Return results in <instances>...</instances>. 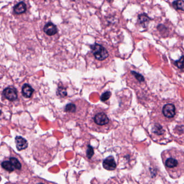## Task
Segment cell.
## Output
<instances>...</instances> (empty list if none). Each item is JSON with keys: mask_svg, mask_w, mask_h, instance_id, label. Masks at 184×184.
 <instances>
[{"mask_svg": "<svg viewBox=\"0 0 184 184\" xmlns=\"http://www.w3.org/2000/svg\"><path fill=\"white\" fill-rule=\"evenodd\" d=\"M15 144L16 148L18 151H22L28 148V143L26 139L21 137L17 136L15 138Z\"/></svg>", "mask_w": 184, "mask_h": 184, "instance_id": "obj_8", "label": "cell"}, {"mask_svg": "<svg viewBox=\"0 0 184 184\" xmlns=\"http://www.w3.org/2000/svg\"><path fill=\"white\" fill-rule=\"evenodd\" d=\"M131 73H132V74L135 77H136V79H137L139 82H144L145 81L143 76L139 74L138 72H136V71H131Z\"/></svg>", "mask_w": 184, "mask_h": 184, "instance_id": "obj_20", "label": "cell"}, {"mask_svg": "<svg viewBox=\"0 0 184 184\" xmlns=\"http://www.w3.org/2000/svg\"><path fill=\"white\" fill-rule=\"evenodd\" d=\"M1 166L3 169H5V170L9 172L14 171L15 170V167L13 166V165L10 163L9 160L3 161L1 164Z\"/></svg>", "mask_w": 184, "mask_h": 184, "instance_id": "obj_11", "label": "cell"}, {"mask_svg": "<svg viewBox=\"0 0 184 184\" xmlns=\"http://www.w3.org/2000/svg\"><path fill=\"white\" fill-rule=\"evenodd\" d=\"M91 119L94 124L100 127L106 125L110 122V119L106 113L99 109L94 113Z\"/></svg>", "mask_w": 184, "mask_h": 184, "instance_id": "obj_3", "label": "cell"}, {"mask_svg": "<svg viewBox=\"0 0 184 184\" xmlns=\"http://www.w3.org/2000/svg\"><path fill=\"white\" fill-rule=\"evenodd\" d=\"M2 95L7 100L13 102L16 100L18 98L17 90L14 87H9L3 90Z\"/></svg>", "mask_w": 184, "mask_h": 184, "instance_id": "obj_4", "label": "cell"}, {"mask_svg": "<svg viewBox=\"0 0 184 184\" xmlns=\"http://www.w3.org/2000/svg\"><path fill=\"white\" fill-rule=\"evenodd\" d=\"M14 12L17 15H20L25 13L27 10V5L24 2H20L14 7Z\"/></svg>", "mask_w": 184, "mask_h": 184, "instance_id": "obj_10", "label": "cell"}, {"mask_svg": "<svg viewBox=\"0 0 184 184\" xmlns=\"http://www.w3.org/2000/svg\"><path fill=\"white\" fill-rule=\"evenodd\" d=\"M43 31L47 35L51 36L56 35L58 32V30L56 26L55 25L54 23L48 22L44 26Z\"/></svg>", "mask_w": 184, "mask_h": 184, "instance_id": "obj_7", "label": "cell"}, {"mask_svg": "<svg viewBox=\"0 0 184 184\" xmlns=\"http://www.w3.org/2000/svg\"><path fill=\"white\" fill-rule=\"evenodd\" d=\"M153 132L156 135L162 136L165 132V131L163 128V127H161L160 125L156 124L154 126V128H153Z\"/></svg>", "mask_w": 184, "mask_h": 184, "instance_id": "obj_14", "label": "cell"}, {"mask_svg": "<svg viewBox=\"0 0 184 184\" xmlns=\"http://www.w3.org/2000/svg\"><path fill=\"white\" fill-rule=\"evenodd\" d=\"M9 160L15 167V170L20 171L22 169V164L21 163L20 161H19L18 159L14 157H11L9 158Z\"/></svg>", "mask_w": 184, "mask_h": 184, "instance_id": "obj_12", "label": "cell"}, {"mask_svg": "<svg viewBox=\"0 0 184 184\" xmlns=\"http://www.w3.org/2000/svg\"><path fill=\"white\" fill-rule=\"evenodd\" d=\"M86 155L87 158L91 159L92 156L94 154V150L91 145H87V152H86Z\"/></svg>", "mask_w": 184, "mask_h": 184, "instance_id": "obj_17", "label": "cell"}, {"mask_svg": "<svg viewBox=\"0 0 184 184\" xmlns=\"http://www.w3.org/2000/svg\"><path fill=\"white\" fill-rule=\"evenodd\" d=\"M36 184H46V183H44L43 182H37Z\"/></svg>", "mask_w": 184, "mask_h": 184, "instance_id": "obj_21", "label": "cell"}, {"mask_svg": "<svg viewBox=\"0 0 184 184\" xmlns=\"http://www.w3.org/2000/svg\"><path fill=\"white\" fill-rule=\"evenodd\" d=\"M163 113L167 118H172L176 115V107L172 104L164 105L163 108Z\"/></svg>", "mask_w": 184, "mask_h": 184, "instance_id": "obj_6", "label": "cell"}, {"mask_svg": "<svg viewBox=\"0 0 184 184\" xmlns=\"http://www.w3.org/2000/svg\"><path fill=\"white\" fill-rule=\"evenodd\" d=\"M91 52L96 61H103L109 56L107 49L102 44L95 43L91 46Z\"/></svg>", "mask_w": 184, "mask_h": 184, "instance_id": "obj_2", "label": "cell"}, {"mask_svg": "<svg viewBox=\"0 0 184 184\" xmlns=\"http://www.w3.org/2000/svg\"><path fill=\"white\" fill-rule=\"evenodd\" d=\"M174 8L176 9L184 11V1H176L173 2Z\"/></svg>", "mask_w": 184, "mask_h": 184, "instance_id": "obj_16", "label": "cell"}, {"mask_svg": "<svg viewBox=\"0 0 184 184\" xmlns=\"http://www.w3.org/2000/svg\"><path fill=\"white\" fill-rule=\"evenodd\" d=\"M161 157L166 171L172 178L176 179L184 173V153L176 148L164 151Z\"/></svg>", "mask_w": 184, "mask_h": 184, "instance_id": "obj_1", "label": "cell"}, {"mask_svg": "<svg viewBox=\"0 0 184 184\" xmlns=\"http://www.w3.org/2000/svg\"><path fill=\"white\" fill-rule=\"evenodd\" d=\"M111 96V92L110 91H106L104 92L102 95L100 96V100L102 102H106L109 100L110 97Z\"/></svg>", "mask_w": 184, "mask_h": 184, "instance_id": "obj_18", "label": "cell"}, {"mask_svg": "<svg viewBox=\"0 0 184 184\" xmlns=\"http://www.w3.org/2000/svg\"><path fill=\"white\" fill-rule=\"evenodd\" d=\"M103 167L108 171H113L116 169L117 164L113 156H109L103 162Z\"/></svg>", "mask_w": 184, "mask_h": 184, "instance_id": "obj_5", "label": "cell"}, {"mask_svg": "<svg viewBox=\"0 0 184 184\" xmlns=\"http://www.w3.org/2000/svg\"><path fill=\"white\" fill-rule=\"evenodd\" d=\"M34 92V89L29 84H24L22 87V94L24 97L29 98L31 97Z\"/></svg>", "mask_w": 184, "mask_h": 184, "instance_id": "obj_9", "label": "cell"}, {"mask_svg": "<svg viewBox=\"0 0 184 184\" xmlns=\"http://www.w3.org/2000/svg\"><path fill=\"white\" fill-rule=\"evenodd\" d=\"M139 22L143 26H146L150 21V18L145 14H143L139 16Z\"/></svg>", "mask_w": 184, "mask_h": 184, "instance_id": "obj_13", "label": "cell"}, {"mask_svg": "<svg viewBox=\"0 0 184 184\" xmlns=\"http://www.w3.org/2000/svg\"><path fill=\"white\" fill-rule=\"evenodd\" d=\"M56 94L57 96H59V97H66L68 93H67V90L65 88V87L63 86H59L57 89V90Z\"/></svg>", "mask_w": 184, "mask_h": 184, "instance_id": "obj_15", "label": "cell"}, {"mask_svg": "<svg viewBox=\"0 0 184 184\" xmlns=\"http://www.w3.org/2000/svg\"><path fill=\"white\" fill-rule=\"evenodd\" d=\"M175 64L176 67L179 69H184V56H182L175 62Z\"/></svg>", "mask_w": 184, "mask_h": 184, "instance_id": "obj_19", "label": "cell"}]
</instances>
